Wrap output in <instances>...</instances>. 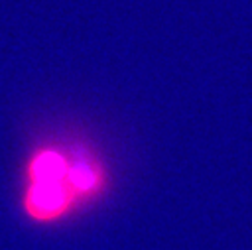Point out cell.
<instances>
[{
    "instance_id": "3957f363",
    "label": "cell",
    "mask_w": 252,
    "mask_h": 250,
    "mask_svg": "<svg viewBox=\"0 0 252 250\" xmlns=\"http://www.w3.org/2000/svg\"><path fill=\"white\" fill-rule=\"evenodd\" d=\"M67 175L71 177V183L81 191H87V189H91L94 185V171L87 163L73 165L71 169H67Z\"/></svg>"
},
{
    "instance_id": "6da1fadb",
    "label": "cell",
    "mask_w": 252,
    "mask_h": 250,
    "mask_svg": "<svg viewBox=\"0 0 252 250\" xmlns=\"http://www.w3.org/2000/svg\"><path fill=\"white\" fill-rule=\"evenodd\" d=\"M67 193L61 181H33L28 205L35 217H53L63 209Z\"/></svg>"
},
{
    "instance_id": "7a4b0ae2",
    "label": "cell",
    "mask_w": 252,
    "mask_h": 250,
    "mask_svg": "<svg viewBox=\"0 0 252 250\" xmlns=\"http://www.w3.org/2000/svg\"><path fill=\"white\" fill-rule=\"evenodd\" d=\"M67 175V167L61 156L53 152H45L37 156L32 163V179L33 181H61Z\"/></svg>"
}]
</instances>
